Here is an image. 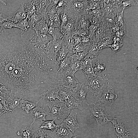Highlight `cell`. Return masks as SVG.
<instances>
[{
	"instance_id": "obj_1",
	"label": "cell",
	"mask_w": 138,
	"mask_h": 138,
	"mask_svg": "<svg viewBox=\"0 0 138 138\" xmlns=\"http://www.w3.org/2000/svg\"><path fill=\"white\" fill-rule=\"evenodd\" d=\"M22 30L6 29L0 35V83L15 97L40 96L56 83L57 62L21 37Z\"/></svg>"
},
{
	"instance_id": "obj_2",
	"label": "cell",
	"mask_w": 138,
	"mask_h": 138,
	"mask_svg": "<svg viewBox=\"0 0 138 138\" xmlns=\"http://www.w3.org/2000/svg\"><path fill=\"white\" fill-rule=\"evenodd\" d=\"M88 0H66L64 12L69 18L77 24L79 20L88 11L87 7Z\"/></svg>"
},
{
	"instance_id": "obj_3",
	"label": "cell",
	"mask_w": 138,
	"mask_h": 138,
	"mask_svg": "<svg viewBox=\"0 0 138 138\" xmlns=\"http://www.w3.org/2000/svg\"><path fill=\"white\" fill-rule=\"evenodd\" d=\"M47 101L46 105L50 109L48 115L54 120L62 122L68 115L70 111L65 103L59 100Z\"/></svg>"
},
{
	"instance_id": "obj_4",
	"label": "cell",
	"mask_w": 138,
	"mask_h": 138,
	"mask_svg": "<svg viewBox=\"0 0 138 138\" xmlns=\"http://www.w3.org/2000/svg\"><path fill=\"white\" fill-rule=\"evenodd\" d=\"M87 108L90 110L91 116L93 117L98 124L101 125L109 122L105 107V105L98 101L89 104Z\"/></svg>"
},
{
	"instance_id": "obj_5",
	"label": "cell",
	"mask_w": 138,
	"mask_h": 138,
	"mask_svg": "<svg viewBox=\"0 0 138 138\" xmlns=\"http://www.w3.org/2000/svg\"><path fill=\"white\" fill-rule=\"evenodd\" d=\"M108 79L107 74L103 75L101 76H97L87 78L84 83L89 90L94 96L98 97V95L102 91L106 81Z\"/></svg>"
},
{
	"instance_id": "obj_6",
	"label": "cell",
	"mask_w": 138,
	"mask_h": 138,
	"mask_svg": "<svg viewBox=\"0 0 138 138\" xmlns=\"http://www.w3.org/2000/svg\"><path fill=\"white\" fill-rule=\"evenodd\" d=\"M56 79L58 84L73 89L80 83L75 77L66 70L57 72Z\"/></svg>"
},
{
	"instance_id": "obj_7",
	"label": "cell",
	"mask_w": 138,
	"mask_h": 138,
	"mask_svg": "<svg viewBox=\"0 0 138 138\" xmlns=\"http://www.w3.org/2000/svg\"><path fill=\"white\" fill-rule=\"evenodd\" d=\"M63 40V39L51 40L43 50L47 57L50 60L57 62V55L61 47Z\"/></svg>"
},
{
	"instance_id": "obj_8",
	"label": "cell",
	"mask_w": 138,
	"mask_h": 138,
	"mask_svg": "<svg viewBox=\"0 0 138 138\" xmlns=\"http://www.w3.org/2000/svg\"><path fill=\"white\" fill-rule=\"evenodd\" d=\"M48 34L42 33L35 31L30 42L34 47L43 50L45 48L47 44L53 40L52 37H51Z\"/></svg>"
},
{
	"instance_id": "obj_9",
	"label": "cell",
	"mask_w": 138,
	"mask_h": 138,
	"mask_svg": "<svg viewBox=\"0 0 138 138\" xmlns=\"http://www.w3.org/2000/svg\"><path fill=\"white\" fill-rule=\"evenodd\" d=\"M117 97V95L115 93L114 88L109 85L103 90L102 96L99 97L98 101L105 105L111 106Z\"/></svg>"
},
{
	"instance_id": "obj_10",
	"label": "cell",
	"mask_w": 138,
	"mask_h": 138,
	"mask_svg": "<svg viewBox=\"0 0 138 138\" xmlns=\"http://www.w3.org/2000/svg\"><path fill=\"white\" fill-rule=\"evenodd\" d=\"M49 134L51 138H72L73 136V133L63 122Z\"/></svg>"
},
{
	"instance_id": "obj_11",
	"label": "cell",
	"mask_w": 138,
	"mask_h": 138,
	"mask_svg": "<svg viewBox=\"0 0 138 138\" xmlns=\"http://www.w3.org/2000/svg\"><path fill=\"white\" fill-rule=\"evenodd\" d=\"M112 124L114 134L119 138H123L129 134L130 133L123 122L117 118H114L110 120Z\"/></svg>"
},
{
	"instance_id": "obj_12",
	"label": "cell",
	"mask_w": 138,
	"mask_h": 138,
	"mask_svg": "<svg viewBox=\"0 0 138 138\" xmlns=\"http://www.w3.org/2000/svg\"><path fill=\"white\" fill-rule=\"evenodd\" d=\"M84 83H80L74 88L72 90V97L82 102L85 103L87 106L89 104L86 100V95L89 91Z\"/></svg>"
},
{
	"instance_id": "obj_13",
	"label": "cell",
	"mask_w": 138,
	"mask_h": 138,
	"mask_svg": "<svg viewBox=\"0 0 138 138\" xmlns=\"http://www.w3.org/2000/svg\"><path fill=\"white\" fill-rule=\"evenodd\" d=\"M77 114L76 111L72 109L69 114L62 121L72 133L79 128L80 126L77 119Z\"/></svg>"
},
{
	"instance_id": "obj_14",
	"label": "cell",
	"mask_w": 138,
	"mask_h": 138,
	"mask_svg": "<svg viewBox=\"0 0 138 138\" xmlns=\"http://www.w3.org/2000/svg\"><path fill=\"white\" fill-rule=\"evenodd\" d=\"M56 86L59 101L65 102L72 97L73 89L59 84Z\"/></svg>"
},
{
	"instance_id": "obj_15",
	"label": "cell",
	"mask_w": 138,
	"mask_h": 138,
	"mask_svg": "<svg viewBox=\"0 0 138 138\" xmlns=\"http://www.w3.org/2000/svg\"><path fill=\"white\" fill-rule=\"evenodd\" d=\"M104 48H105V46L102 43L98 42L92 43L84 58L92 59L97 58L99 54Z\"/></svg>"
},
{
	"instance_id": "obj_16",
	"label": "cell",
	"mask_w": 138,
	"mask_h": 138,
	"mask_svg": "<svg viewBox=\"0 0 138 138\" xmlns=\"http://www.w3.org/2000/svg\"><path fill=\"white\" fill-rule=\"evenodd\" d=\"M30 115L33 119V122L31 125L36 120H38L41 122L46 120V116L48 115L47 112L44 108L39 106H37L32 110Z\"/></svg>"
},
{
	"instance_id": "obj_17",
	"label": "cell",
	"mask_w": 138,
	"mask_h": 138,
	"mask_svg": "<svg viewBox=\"0 0 138 138\" xmlns=\"http://www.w3.org/2000/svg\"><path fill=\"white\" fill-rule=\"evenodd\" d=\"M9 21L15 24L25 19L27 15L24 9L23 4H21L19 8L12 14L9 15Z\"/></svg>"
},
{
	"instance_id": "obj_18",
	"label": "cell",
	"mask_w": 138,
	"mask_h": 138,
	"mask_svg": "<svg viewBox=\"0 0 138 138\" xmlns=\"http://www.w3.org/2000/svg\"><path fill=\"white\" fill-rule=\"evenodd\" d=\"M40 100L43 99V101L46 100L47 101H52L58 98L57 88L56 85L51 86L41 96Z\"/></svg>"
},
{
	"instance_id": "obj_19",
	"label": "cell",
	"mask_w": 138,
	"mask_h": 138,
	"mask_svg": "<svg viewBox=\"0 0 138 138\" xmlns=\"http://www.w3.org/2000/svg\"><path fill=\"white\" fill-rule=\"evenodd\" d=\"M69 18L68 22L60 28L61 32L64 37L71 36L72 32L77 29V24L75 20Z\"/></svg>"
},
{
	"instance_id": "obj_20",
	"label": "cell",
	"mask_w": 138,
	"mask_h": 138,
	"mask_svg": "<svg viewBox=\"0 0 138 138\" xmlns=\"http://www.w3.org/2000/svg\"><path fill=\"white\" fill-rule=\"evenodd\" d=\"M37 11L38 15L45 10L47 8L51 5L56 6L58 1V0H36Z\"/></svg>"
},
{
	"instance_id": "obj_21",
	"label": "cell",
	"mask_w": 138,
	"mask_h": 138,
	"mask_svg": "<svg viewBox=\"0 0 138 138\" xmlns=\"http://www.w3.org/2000/svg\"><path fill=\"white\" fill-rule=\"evenodd\" d=\"M83 60L75 61L71 59L69 66L65 70L69 73L74 75L77 71L83 69Z\"/></svg>"
},
{
	"instance_id": "obj_22",
	"label": "cell",
	"mask_w": 138,
	"mask_h": 138,
	"mask_svg": "<svg viewBox=\"0 0 138 138\" xmlns=\"http://www.w3.org/2000/svg\"><path fill=\"white\" fill-rule=\"evenodd\" d=\"M24 9L28 18L36 13L37 3L36 0H33L28 3L23 4Z\"/></svg>"
},
{
	"instance_id": "obj_23",
	"label": "cell",
	"mask_w": 138,
	"mask_h": 138,
	"mask_svg": "<svg viewBox=\"0 0 138 138\" xmlns=\"http://www.w3.org/2000/svg\"><path fill=\"white\" fill-rule=\"evenodd\" d=\"M69 110L74 109H78L83 112L84 110V108L83 106L82 102L73 97L65 102Z\"/></svg>"
},
{
	"instance_id": "obj_24",
	"label": "cell",
	"mask_w": 138,
	"mask_h": 138,
	"mask_svg": "<svg viewBox=\"0 0 138 138\" xmlns=\"http://www.w3.org/2000/svg\"><path fill=\"white\" fill-rule=\"evenodd\" d=\"M49 27L43 19L36 22L32 28L35 31L43 34H47Z\"/></svg>"
},
{
	"instance_id": "obj_25",
	"label": "cell",
	"mask_w": 138,
	"mask_h": 138,
	"mask_svg": "<svg viewBox=\"0 0 138 138\" xmlns=\"http://www.w3.org/2000/svg\"><path fill=\"white\" fill-rule=\"evenodd\" d=\"M36 130H33L32 125L30 126H25L22 128L17 132V134L21 136L22 138H32Z\"/></svg>"
},
{
	"instance_id": "obj_26",
	"label": "cell",
	"mask_w": 138,
	"mask_h": 138,
	"mask_svg": "<svg viewBox=\"0 0 138 138\" xmlns=\"http://www.w3.org/2000/svg\"><path fill=\"white\" fill-rule=\"evenodd\" d=\"M91 60L92 67L95 73L97 72L100 73L101 72L106 71V64L101 60H97V58Z\"/></svg>"
},
{
	"instance_id": "obj_27",
	"label": "cell",
	"mask_w": 138,
	"mask_h": 138,
	"mask_svg": "<svg viewBox=\"0 0 138 138\" xmlns=\"http://www.w3.org/2000/svg\"><path fill=\"white\" fill-rule=\"evenodd\" d=\"M48 34L51 35L53 40L63 39L64 36L61 32L60 28H53L49 27Z\"/></svg>"
},
{
	"instance_id": "obj_28",
	"label": "cell",
	"mask_w": 138,
	"mask_h": 138,
	"mask_svg": "<svg viewBox=\"0 0 138 138\" xmlns=\"http://www.w3.org/2000/svg\"><path fill=\"white\" fill-rule=\"evenodd\" d=\"M40 100H39L37 102H31L22 99L21 108L24 110L26 113L28 114L30 110L37 106L38 102Z\"/></svg>"
},
{
	"instance_id": "obj_29",
	"label": "cell",
	"mask_w": 138,
	"mask_h": 138,
	"mask_svg": "<svg viewBox=\"0 0 138 138\" xmlns=\"http://www.w3.org/2000/svg\"><path fill=\"white\" fill-rule=\"evenodd\" d=\"M103 1L88 0L87 10L88 11L96 9H103Z\"/></svg>"
},
{
	"instance_id": "obj_30",
	"label": "cell",
	"mask_w": 138,
	"mask_h": 138,
	"mask_svg": "<svg viewBox=\"0 0 138 138\" xmlns=\"http://www.w3.org/2000/svg\"><path fill=\"white\" fill-rule=\"evenodd\" d=\"M68 50L67 47L62 44L61 47L57 55L56 61L57 64L65 59L68 54Z\"/></svg>"
},
{
	"instance_id": "obj_31",
	"label": "cell",
	"mask_w": 138,
	"mask_h": 138,
	"mask_svg": "<svg viewBox=\"0 0 138 138\" xmlns=\"http://www.w3.org/2000/svg\"><path fill=\"white\" fill-rule=\"evenodd\" d=\"M87 13L85 15L83 16L79 20L77 25V29H83L88 30L90 24Z\"/></svg>"
},
{
	"instance_id": "obj_32",
	"label": "cell",
	"mask_w": 138,
	"mask_h": 138,
	"mask_svg": "<svg viewBox=\"0 0 138 138\" xmlns=\"http://www.w3.org/2000/svg\"><path fill=\"white\" fill-rule=\"evenodd\" d=\"M54 120L53 119L52 120H43L41 122L42 124L40 127L37 129H43L50 130L51 131L53 130L58 125H56L54 122Z\"/></svg>"
},
{
	"instance_id": "obj_33",
	"label": "cell",
	"mask_w": 138,
	"mask_h": 138,
	"mask_svg": "<svg viewBox=\"0 0 138 138\" xmlns=\"http://www.w3.org/2000/svg\"><path fill=\"white\" fill-rule=\"evenodd\" d=\"M68 54L66 57L61 61L58 64V72H61L66 70L69 67L70 64L71 59L68 57Z\"/></svg>"
},
{
	"instance_id": "obj_34",
	"label": "cell",
	"mask_w": 138,
	"mask_h": 138,
	"mask_svg": "<svg viewBox=\"0 0 138 138\" xmlns=\"http://www.w3.org/2000/svg\"><path fill=\"white\" fill-rule=\"evenodd\" d=\"M82 70V73L86 76L87 78L97 76L94 72L92 66L84 67Z\"/></svg>"
},
{
	"instance_id": "obj_35",
	"label": "cell",
	"mask_w": 138,
	"mask_h": 138,
	"mask_svg": "<svg viewBox=\"0 0 138 138\" xmlns=\"http://www.w3.org/2000/svg\"><path fill=\"white\" fill-rule=\"evenodd\" d=\"M113 43L108 46V47H110L114 53H116L120 51L123 45L122 40H117L114 39L113 40Z\"/></svg>"
},
{
	"instance_id": "obj_36",
	"label": "cell",
	"mask_w": 138,
	"mask_h": 138,
	"mask_svg": "<svg viewBox=\"0 0 138 138\" xmlns=\"http://www.w3.org/2000/svg\"><path fill=\"white\" fill-rule=\"evenodd\" d=\"M28 19L29 27L32 28L36 22L43 18L41 15H38L36 13Z\"/></svg>"
},
{
	"instance_id": "obj_37",
	"label": "cell",
	"mask_w": 138,
	"mask_h": 138,
	"mask_svg": "<svg viewBox=\"0 0 138 138\" xmlns=\"http://www.w3.org/2000/svg\"><path fill=\"white\" fill-rule=\"evenodd\" d=\"M17 28L25 31L27 30L29 27L27 17L24 19L16 24Z\"/></svg>"
},
{
	"instance_id": "obj_38",
	"label": "cell",
	"mask_w": 138,
	"mask_h": 138,
	"mask_svg": "<svg viewBox=\"0 0 138 138\" xmlns=\"http://www.w3.org/2000/svg\"><path fill=\"white\" fill-rule=\"evenodd\" d=\"M138 2V0H122L121 1V5L124 10L130 6L137 5Z\"/></svg>"
},
{
	"instance_id": "obj_39",
	"label": "cell",
	"mask_w": 138,
	"mask_h": 138,
	"mask_svg": "<svg viewBox=\"0 0 138 138\" xmlns=\"http://www.w3.org/2000/svg\"><path fill=\"white\" fill-rule=\"evenodd\" d=\"M88 52H81L75 53L70 57L73 60L82 61L84 60Z\"/></svg>"
},
{
	"instance_id": "obj_40",
	"label": "cell",
	"mask_w": 138,
	"mask_h": 138,
	"mask_svg": "<svg viewBox=\"0 0 138 138\" xmlns=\"http://www.w3.org/2000/svg\"><path fill=\"white\" fill-rule=\"evenodd\" d=\"M89 34L88 30L79 29H77L72 32L71 33V35L72 37L75 35H77L81 37L89 35Z\"/></svg>"
},
{
	"instance_id": "obj_41",
	"label": "cell",
	"mask_w": 138,
	"mask_h": 138,
	"mask_svg": "<svg viewBox=\"0 0 138 138\" xmlns=\"http://www.w3.org/2000/svg\"><path fill=\"white\" fill-rule=\"evenodd\" d=\"M86 46L82 45L81 43L74 44L73 47L72 53L81 52H88Z\"/></svg>"
},
{
	"instance_id": "obj_42",
	"label": "cell",
	"mask_w": 138,
	"mask_h": 138,
	"mask_svg": "<svg viewBox=\"0 0 138 138\" xmlns=\"http://www.w3.org/2000/svg\"><path fill=\"white\" fill-rule=\"evenodd\" d=\"M0 25L4 29H12L14 28H17L16 24L13 22L8 21L0 23Z\"/></svg>"
},
{
	"instance_id": "obj_43",
	"label": "cell",
	"mask_w": 138,
	"mask_h": 138,
	"mask_svg": "<svg viewBox=\"0 0 138 138\" xmlns=\"http://www.w3.org/2000/svg\"><path fill=\"white\" fill-rule=\"evenodd\" d=\"M98 27L96 25L90 24L89 28V36L92 40L94 37L95 32Z\"/></svg>"
},
{
	"instance_id": "obj_44",
	"label": "cell",
	"mask_w": 138,
	"mask_h": 138,
	"mask_svg": "<svg viewBox=\"0 0 138 138\" xmlns=\"http://www.w3.org/2000/svg\"><path fill=\"white\" fill-rule=\"evenodd\" d=\"M60 18L61 21L60 28L66 24L68 21L69 18L65 12L60 15Z\"/></svg>"
},
{
	"instance_id": "obj_45",
	"label": "cell",
	"mask_w": 138,
	"mask_h": 138,
	"mask_svg": "<svg viewBox=\"0 0 138 138\" xmlns=\"http://www.w3.org/2000/svg\"><path fill=\"white\" fill-rule=\"evenodd\" d=\"M81 43L86 46L91 44V40L89 35L81 37Z\"/></svg>"
},
{
	"instance_id": "obj_46",
	"label": "cell",
	"mask_w": 138,
	"mask_h": 138,
	"mask_svg": "<svg viewBox=\"0 0 138 138\" xmlns=\"http://www.w3.org/2000/svg\"><path fill=\"white\" fill-rule=\"evenodd\" d=\"M33 138H51L49 134L44 132V129L42 131L39 130L38 133H36Z\"/></svg>"
},
{
	"instance_id": "obj_47",
	"label": "cell",
	"mask_w": 138,
	"mask_h": 138,
	"mask_svg": "<svg viewBox=\"0 0 138 138\" xmlns=\"http://www.w3.org/2000/svg\"><path fill=\"white\" fill-rule=\"evenodd\" d=\"M66 5V0H59L55 8L56 9L59 8H63L64 9Z\"/></svg>"
},
{
	"instance_id": "obj_48",
	"label": "cell",
	"mask_w": 138,
	"mask_h": 138,
	"mask_svg": "<svg viewBox=\"0 0 138 138\" xmlns=\"http://www.w3.org/2000/svg\"><path fill=\"white\" fill-rule=\"evenodd\" d=\"M9 21V16H6L3 13H0V23Z\"/></svg>"
},
{
	"instance_id": "obj_49",
	"label": "cell",
	"mask_w": 138,
	"mask_h": 138,
	"mask_svg": "<svg viewBox=\"0 0 138 138\" xmlns=\"http://www.w3.org/2000/svg\"><path fill=\"white\" fill-rule=\"evenodd\" d=\"M73 37L74 40L75 44L81 43V37L77 35H75Z\"/></svg>"
},
{
	"instance_id": "obj_50",
	"label": "cell",
	"mask_w": 138,
	"mask_h": 138,
	"mask_svg": "<svg viewBox=\"0 0 138 138\" xmlns=\"http://www.w3.org/2000/svg\"><path fill=\"white\" fill-rule=\"evenodd\" d=\"M123 138H135L132 135L130 134Z\"/></svg>"
},
{
	"instance_id": "obj_51",
	"label": "cell",
	"mask_w": 138,
	"mask_h": 138,
	"mask_svg": "<svg viewBox=\"0 0 138 138\" xmlns=\"http://www.w3.org/2000/svg\"><path fill=\"white\" fill-rule=\"evenodd\" d=\"M3 4L6 5V2L2 1H0Z\"/></svg>"
},
{
	"instance_id": "obj_52",
	"label": "cell",
	"mask_w": 138,
	"mask_h": 138,
	"mask_svg": "<svg viewBox=\"0 0 138 138\" xmlns=\"http://www.w3.org/2000/svg\"><path fill=\"white\" fill-rule=\"evenodd\" d=\"M72 138H79L77 136H75L73 137H72Z\"/></svg>"
},
{
	"instance_id": "obj_53",
	"label": "cell",
	"mask_w": 138,
	"mask_h": 138,
	"mask_svg": "<svg viewBox=\"0 0 138 138\" xmlns=\"http://www.w3.org/2000/svg\"><path fill=\"white\" fill-rule=\"evenodd\" d=\"M119 138V137H118V138Z\"/></svg>"
}]
</instances>
